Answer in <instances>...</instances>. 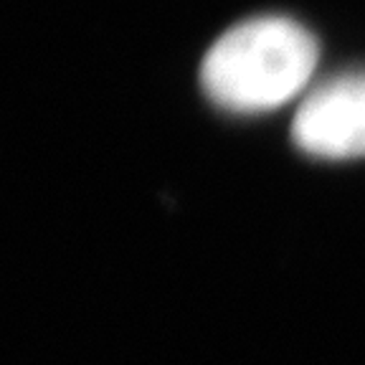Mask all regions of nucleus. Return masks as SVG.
Masks as SVG:
<instances>
[{
  "label": "nucleus",
  "instance_id": "nucleus-1",
  "mask_svg": "<svg viewBox=\"0 0 365 365\" xmlns=\"http://www.w3.org/2000/svg\"><path fill=\"white\" fill-rule=\"evenodd\" d=\"M317 66V41L289 18H251L221 36L205 53V94L228 112L257 114L292 102Z\"/></svg>",
  "mask_w": 365,
  "mask_h": 365
},
{
  "label": "nucleus",
  "instance_id": "nucleus-2",
  "mask_svg": "<svg viewBox=\"0 0 365 365\" xmlns=\"http://www.w3.org/2000/svg\"><path fill=\"white\" fill-rule=\"evenodd\" d=\"M299 150L325 160L365 155V71L340 74L309 91L292 125Z\"/></svg>",
  "mask_w": 365,
  "mask_h": 365
}]
</instances>
